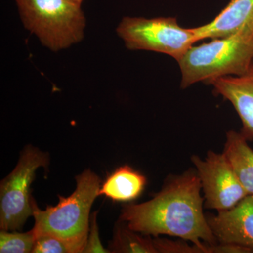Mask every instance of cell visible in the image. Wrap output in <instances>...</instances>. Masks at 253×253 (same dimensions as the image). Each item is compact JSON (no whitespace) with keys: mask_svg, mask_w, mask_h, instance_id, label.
<instances>
[{"mask_svg":"<svg viewBox=\"0 0 253 253\" xmlns=\"http://www.w3.org/2000/svg\"><path fill=\"white\" fill-rule=\"evenodd\" d=\"M177 63L182 89L244 74L253 65V29L243 28L231 36L193 45Z\"/></svg>","mask_w":253,"mask_h":253,"instance_id":"3957f363","label":"cell"},{"mask_svg":"<svg viewBox=\"0 0 253 253\" xmlns=\"http://www.w3.org/2000/svg\"><path fill=\"white\" fill-rule=\"evenodd\" d=\"M191 161L201 181L205 207L217 212L227 211L248 196L224 153L211 151L204 159L194 156Z\"/></svg>","mask_w":253,"mask_h":253,"instance_id":"52a82bcc","label":"cell"},{"mask_svg":"<svg viewBox=\"0 0 253 253\" xmlns=\"http://www.w3.org/2000/svg\"><path fill=\"white\" fill-rule=\"evenodd\" d=\"M24 28L53 52L84 39L86 20L82 4L71 0H14Z\"/></svg>","mask_w":253,"mask_h":253,"instance_id":"277c9868","label":"cell"},{"mask_svg":"<svg viewBox=\"0 0 253 253\" xmlns=\"http://www.w3.org/2000/svg\"><path fill=\"white\" fill-rule=\"evenodd\" d=\"M207 217L217 243L241 246L253 251V196L248 195L227 211Z\"/></svg>","mask_w":253,"mask_h":253,"instance_id":"ba28073f","label":"cell"},{"mask_svg":"<svg viewBox=\"0 0 253 253\" xmlns=\"http://www.w3.org/2000/svg\"><path fill=\"white\" fill-rule=\"evenodd\" d=\"M248 195L253 196V150L241 132L226 133L224 151Z\"/></svg>","mask_w":253,"mask_h":253,"instance_id":"7c38bea8","label":"cell"},{"mask_svg":"<svg viewBox=\"0 0 253 253\" xmlns=\"http://www.w3.org/2000/svg\"><path fill=\"white\" fill-rule=\"evenodd\" d=\"M97 212H94L90 217V226L85 248L83 253L110 252L109 250L105 249L99 239V228L97 224Z\"/></svg>","mask_w":253,"mask_h":253,"instance_id":"e0dca14e","label":"cell"},{"mask_svg":"<svg viewBox=\"0 0 253 253\" xmlns=\"http://www.w3.org/2000/svg\"><path fill=\"white\" fill-rule=\"evenodd\" d=\"M155 246L158 253H207V244L199 246L182 241H173V240L160 239L156 237L154 239Z\"/></svg>","mask_w":253,"mask_h":253,"instance_id":"9a60e30c","label":"cell"},{"mask_svg":"<svg viewBox=\"0 0 253 253\" xmlns=\"http://www.w3.org/2000/svg\"><path fill=\"white\" fill-rule=\"evenodd\" d=\"M217 95L234 106L243 127L241 133L249 140L253 139V65L241 76H225L210 82Z\"/></svg>","mask_w":253,"mask_h":253,"instance_id":"9c48e42d","label":"cell"},{"mask_svg":"<svg viewBox=\"0 0 253 253\" xmlns=\"http://www.w3.org/2000/svg\"><path fill=\"white\" fill-rule=\"evenodd\" d=\"M36 236L33 229L26 233H9L1 231L0 233V253H32Z\"/></svg>","mask_w":253,"mask_h":253,"instance_id":"5bb4252c","label":"cell"},{"mask_svg":"<svg viewBox=\"0 0 253 253\" xmlns=\"http://www.w3.org/2000/svg\"><path fill=\"white\" fill-rule=\"evenodd\" d=\"M197 172L187 171L171 178L153 199L123 207L120 221L139 234L168 235L201 246L217 244L204 213Z\"/></svg>","mask_w":253,"mask_h":253,"instance_id":"6da1fadb","label":"cell"},{"mask_svg":"<svg viewBox=\"0 0 253 253\" xmlns=\"http://www.w3.org/2000/svg\"><path fill=\"white\" fill-rule=\"evenodd\" d=\"M116 33L126 49L168 55L176 62L198 42L192 28L181 27L172 17L126 16L118 25Z\"/></svg>","mask_w":253,"mask_h":253,"instance_id":"5b68a950","label":"cell"},{"mask_svg":"<svg viewBox=\"0 0 253 253\" xmlns=\"http://www.w3.org/2000/svg\"><path fill=\"white\" fill-rule=\"evenodd\" d=\"M109 251L116 253H158L154 239L151 236L139 234L132 230L123 221H120L115 229Z\"/></svg>","mask_w":253,"mask_h":253,"instance_id":"4fadbf2b","label":"cell"},{"mask_svg":"<svg viewBox=\"0 0 253 253\" xmlns=\"http://www.w3.org/2000/svg\"><path fill=\"white\" fill-rule=\"evenodd\" d=\"M243 28L253 29V0H231L212 21L192 30L199 42L229 36Z\"/></svg>","mask_w":253,"mask_h":253,"instance_id":"30bf717a","label":"cell"},{"mask_svg":"<svg viewBox=\"0 0 253 253\" xmlns=\"http://www.w3.org/2000/svg\"><path fill=\"white\" fill-rule=\"evenodd\" d=\"M71 1H75V2L78 3V4L83 5V1L84 0H71Z\"/></svg>","mask_w":253,"mask_h":253,"instance_id":"ac0fdd59","label":"cell"},{"mask_svg":"<svg viewBox=\"0 0 253 253\" xmlns=\"http://www.w3.org/2000/svg\"><path fill=\"white\" fill-rule=\"evenodd\" d=\"M49 156L31 145L21 152L19 161L0 184V228L3 231L21 230L33 216L31 186L37 169L49 166Z\"/></svg>","mask_w":253,"mask_h":253,"instance_id":"8992f818","label":"cell"},{"mask_svg":"<svg viewBox=\"0 0 253 253\" xmlns=\"http://www.w3.org/2000/svg\"><path fill=\"white\" fill-rule=\"evenodd\" d=\"M76 189L68 197L58 196L59 204L42 211L32 198L36 236H54L68 246L70 253H83L89 231V212L99 196L101 179L90 169L76 177Z\"/></svg>","mask_w":253,"mask_h":253,"instance_id":"7a4b0ae2","label":"cell"},{"mask_svg":"<svg viewBox=\"0 0 253 253\" xmlns=\"http://www.w3.org/2000/svg\"><path fill=\"white\" fill-rule=\"evenodd\" d=\"M33 253H70L68 246L61 240L50 235L36 236Z\"/></svg>","mask_w":253,"mask_h":253,"instance_id":"2e32d148","label":"cell"},{"mask_svg":"<svg viewBox=\"0 0 253 253\" xmlns=\"http://www.w3.org/2000/svg\"><path fill=\"white\" fill-rule=\"evenodd\" d=\"M146 176L129 166L118 168L101 185L99 195L116 202L134 201L142 194L146 185Z\"/></svg>","mask_w":253,"mask_h":253,"instance_id":"8fae6325","label":"cell"}]
</instances>
